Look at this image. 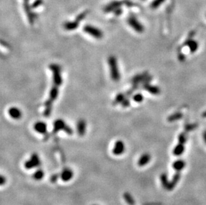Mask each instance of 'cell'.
Segmentation results:
<instances>
[{"label": "cell", "mask_w": 206, "mask_h": 205, "mask_svg": "<svg viewBox=\"0 0 206 205\" xmlns=\"http://www.w3.org/2000/svg\"><path fill=\"white\" fill-rule=\"evenodd\" d=\"M184 150H185V146L184 144L178 142V144L175 146L173 150V153L175 156H180L183 153Z\"/></svg>", "instance_id": "ffe728a7"}, {"label": "cell", "mask_w": 206, "mask_h": 205, "mask_svg": "<svg viewBox=\"0 0 206 205\" xmlns=\"http://www.w3.org/2000/svg\"><path fill=\"white\" fill-rule=\"evenodd\" d=\"M125 151V145L123 140H118L114 143V146L112 149V153L115 156H120L123 154Z\"/></svg>", "instance_id": "ba28073f"}, {"label": "cell", "mask_w": 206, "mask_h": 205, "mask_svg": "<svg viewBox=\"0 0 206 205\" xmlns=\"http://www.w3.org/2000/svg\"><path fill=\"white\" fill-rule=\"evenodd\" d=\"M91 205H99V204H91Z\"/></svg>", "instance_id": "60d3db41"}, {"label": "cell", "mask_w": 206, "mask_h": 205, "mask_svg": "<svg viewBox=\"0 0 206 205\" xmlns=\"http://www.w3.org/2000/svg\"><path fill=\"white\" fill-rule=\"evenodd\" d=\"M77 131L78 135L80 136H84L86 132V122L85 120L80 119L77 124Z\"/></svg>", "instance_id": "5bb4252c"}, {"label": "cell", "mask_w": 206, "mask_h": 205, "mask_svg": "<svg viewBox=\"0 0 206 205\" xmlns=\"http://www.w3.org/2000/svg\"><path fill=\"white\" fill-rule=\"evenodd\" d=\"M83 31L85 33H87L88 35L92 36L94 38L97 39H100L103 37V33L101 30L98 28L94 27L93 25H86L83 28Z\"/></svg>", "instance_id": "5b68a950"}, {"label": "cell", "mask_w": 206, "mask_h": 205, "mask_svg": "<svg viewBox=\"0 0 206 205\" xmlns=\"http://www.w3.org/2000/svg\"><path fill=\"white\" fill-rule=\"evenodd\" d=\"M178 142L180 143L185 144L187 142V134L186 132H181L178 136Z\"/></svg>", "instance_id": "f546056e"}, {"label": "cell", "mask_w": 206, "mask_h": 205, "mask_svg": "<svg viewBox=\"0 0 206 205\" xmlns=\"http://www.w3.org/2000/svg\"><path fill=\"white\" fill-rule=\"evenodd\" d=\"M183 117V114L181 112H175V113L171 114L167 117V120L169 122H173L175 120H178Z\"/></svg>", "instance_id": "d4e9b609"}, {"label": "cell", "mask_w": 206, "mask_h": 205, "mask_svg": "<svg viewBox=\"0 0 206 205\" xmlns=\"http://www.w3.org/2000/svg\"><path fill=\"white\" fill-rule=\"evenodd\" d=\"M74 172L71 168L69 167L64 168L61 173L59 174V177L61 178V180L63 182H69L71 180L72 178H73Z\"/></svg>", "instance_id": "9c48e42d"}, {"label": "cell", "mask_w": 206, "mask_h": 205, "mask_svg": "<svg viewBox=\"0 0 206 205\" xmlns=\"http://www.w3.org/2000/svg\"><path fill=\"white\" fill-rule=\"evenodd\" d=\"M5 182H6L5 176H4L1 174V175L0 176V184H1V186H3L5 184Z\"/></svg>", "instance_id": "8d00e7d4"}, {"label": "cell", "mask_w": 206, "mask_h": 205, "mask_svg": "<svg viewBox=\"0 0 206 205\" xmlns=\"http://www.w3.org/2000/svg\"><path fill=\"white\" fill-rule=\"evenodd\" d=\"M30 159L32 160V162H33L34 165H35V168H39L41 164V159H40L39 155L38 154L36 153V152H33L31 154L30 156Z\"/></svg>", "instance_id": "44dd1931"}, {"label": "cell", "mask_w": 206, "mask_h": 205, "mask_svg": "<svg viewBox=\"0 0 206 205\" xmlns=\"http://www.w3.org/2000/svg\"><path fill=\"white\" fill-rule=\"evenodd\" d=\"M143 1H145V0H143Z\"/></svg>", "instance_id": "b9f144b4"}, {"label": "cell", "mask_w": 206, "mask_h": 205, "mask_svg": "<svg viewBox=\"0 0 206 205\" xmlns=\"http://www.w3.org/2000/svg\"><path fill=\"white\" fill-rule=\"evenodd\" d=\"M152 79H153V77H152V76L149 75L148 76H147V77H146L145 78V79H144L143 80V81H142V82H141V83L143 84V85H145V84L149 83L151 81Z\"/></svg>", "instance_id": "e575fe53"}, {"label": "cell", "mask_w": 206, "mask_h": 205, "mask_svg": "<svg viewBox=\"0 0 206 205\" xmlns=\"http://www.w3.org/2000/svg\"><path fill=\"white\" fill-rule=\"evenodd\" d=\"M183 45L189 47V51L191 53H195V52L197 50L198 47H199L198 42L196 41L195 40L193 39L192 38H189V37H188V39L185 41Z\"/></svg>", "instance_id": "30bf717a"}, {"label": "cell", "mask_w": 206, "mask_h": 205, "mask_svg": "<svg viewBox=\"0 0 206 205\" xmlns=\"http://www.w3.org/2000/svg\"><path fill=\"white\" fill-rule=\"evenodd\" d=\"M23 166H24V168L27 170H30V169H32V168H35L33 162H32V160L30 159V158L26 160L24 162Z\"/></svg>", "instance_id": "4316f807"}, {"label": "cell", "mask_w": 206, "mask_h": 205, "mask_svg": "<svg viewBox=\"0 0 206 205\" xmlns=\"http://www.w3.org/2000/svg\"><path fill=\"white\" fill-rule=\"evenodd\" d=\"M108 63H109L110 76H111V79L115 82L119 81L121 76H120L117 59H116L115 56L112 55L109 57V58H108Z\"/></svg>", "instance_id": "6da1fadb"}, {"label": "cell", "mask_w": 206, "mask_h": 205, "mask_svg": "<svg viewBox=\"0 0 206 205\" xmlns=\"http://www.w3.org/2000/svg\"><path fill=\"white\" fill-rule=\"evenodd\" d=\"M151 160V155L148 152H145L142 154L141 156L137 160V165L142 167V166H145L146 164H148Z\"/></svg>", "instance_id": "7c38bea8"}, {"label": "cell", "mask_w": 206, "mask_h": 205, "mask_svg": "<svg viewBox=\"0 0 206 205\" xmlns=\"http://www.w3.org/2000/svg\"><path fill=\"white\" fill-rule=\"evenodd\" d=\"M185 166V162L183 160L179 159L175 160L173 163V168L176 171H181Z\"/></svg>", "instance_id": "d6986e66"}, {"label": "cell", "mask_w": 206, "mask_h": 205, "mask_svg": "<svg viewBox=\"0 0 206 205\" xmlns=\"http://www.w3.org/2000/svg\"><path fill=\"white\" fill-rule=\"evenodd\" d=\"M88 13H89V11H88V10L83 11V12H81V13L78 14V15H77V17H76V18H75V20L79 22L81 21L82 20H83L86 17H87Z\"/></svg>", "instance_id": "83f0119b"}, {"label": "cell", "mask_w": 206, "mask_h": 205, "mask_svg": "<svg viewBox=\"0 0 206 205\" xmlns=\"http://www.w3.org/2000/svg\"><path fill=\"white\" fill-rule=\"evenodd\" d=\"M143 88L147 92H149V93L152 94V95H158L161 92V89H160L159 87L155 85H151L149 83L143 85Z\"/></svg>", "instance_id": "9a60e30c"}, {"label": "cell", "mask_w": 206, "mask_h": 205, "mask_svg": "<svg viewBox=\"0 0 206 205\" xmlns=\"http://www.w3.org/2000/svg\"><path fill=\"white\" fill-rule=\"evenodd\" d=\"M34 130L38 133L45 134L47 133V124L43 121L36 122L33 126Z\"/></svg>", "instance_id": "8fae6325"}, {"label": "cell", "mask_w": 206, "mask_h": 205, "mask_svg": "<svg viewBox=\"0 0 206 205\" xmlns=\"http://www.w3.org/2000/svg\"><path fill=\"white\" fill-rule=\"evenodd\" d=\"M130 104H131V102H130V99H129V97H126V98L125 99L123 100V101H122V102L121 103V106H123V107L125 108V107H128L130 105Z\"/></svg>", "instance_id": "836d02e7"}, {"label": "cell", "mask_w": 206, "mask_h": 205, "mask_svg": "<svg viewBox=\"0 0 206 205\" xmlns=\"http://www.w3.org/2000/svg\"><path fill=\"white\" fill-rule=\"evenodd\" d=\"M79 22L74 20L72 21H66L63 23L64 29L67 30V31H72V30L76 29L79 27Z\"/></svg>", "instance_id": "e0dca14e"}, {"label": "cell", "mask_w": 206, "mask_h": 205, "mask_svg": "<svg viewBox=\"0 0 206 205\" xmlns=\"http://www.w3.org/2000/svg\"><path fill=\"white\" fill-rule=\"evenodd\" d=\"M132 99L135 102H141L142 101H143L144 98H143V95H142L141 93H136L133 96Z\"/></svg>", "instance_id": "4dcf8cb0"}, {"label": "cell", "mask_w": 206, "mask_h": 205, "mask_svg": "<svg viewBox=\"0 0 206 205\" xmlns=\"http://www.w3.org/2000/svg\"><path fill=\"white\" fill-rule=\"evenodd\" d=\"M203 137L204 142H205V144H206V130H205V131L203 132Z\"/></svg>", "instance_id": "f35d334b"}, {"label": "cell", "mask_w": 206, "mask_h": 205, "mask_svg": "<svg viewBox=\"0 0 206 205\" xmlns=\"http://www.w3.org/2000/svg\"><path fill=\"white\" fill-rule=\"evenodd\" d=\"M127 22L129 25L131 26L132 29L135 30L137 33H141L144 31V27L142 24L140 23L135 15H130L127 17Z\"/></svg>", "instance_id": "277c9868"}, {"label": "cell", "mask_w": 206, "mask_h": 205, "mask_svg": "<svg viewBox=\"0 0 206 205\" xmlns=\"http://www.w3.org/2000/svg\"><path fill=\"white\" fill-rule=\"evenodd\" d=\"M8 113H9V115L11 116L13 119L15 120L20 119L22 116L21 110L18 108L15 107V106H12V107L9 108V110H8Z\"/></svg>", "instance_id": "4fadbf2b"}, {"label": "cell", "mask_w": 206, "mask_h": 205, "mask_svg": "<svg viewBox=\"0 0 206 205\" xmlns=\"http://www.w3.org/2000/svg\"><path fill=\"white\" fill-rule=\"evenodd\" d=\"M178 59H179V61L183 62V61H185V56L182 53H179V55H178Z\"/></svg>", "instance_id": "74e56055"}, {"label": "cell", "mask_w": 206, "mask_h": 205, "mask_svg": "<svg viewBox=\"0 0 206 205\" xmlns=\"http://www.w3.org/2000/svg\"><path fill=\"white\" fill-rule=\"evenodd\" d=\"M49 68L53 73V82L55 85L59 86L62 84V77L61 74V69L60 67L57 64H51Z\"/></svg>", "instance_id": "3957f363"}, {"label": "cell", "mask_w": 206, "mask_h": 205, "mask_svg": "<svg viewBox=\"0 0 206 205\" xmlns=\"http://www.w3.org/2000/svg\"><path fill=\"white\" fill-rule=\"evenodd\" d=\"M165 1V0H153V1L151 2V5L150 6H151L152 9H157L162 3H163V2Z\"/></svg>", "instance_id": "f1b7e54d"}, {"label": "cell", "mask_w": 206, "mask_h": 205, "mask_svg": "<svg viewBox=\"0 0 206 205\" xmlns=\"http://www.w3.org/2000/svg\"><path fill=\"white\" fill-rule=\"evenodd\" d=\"M197 124H187L185 126V130L186 132L191 131L192 130L195 129L197 128Z\"/></svg>", "instance_id": "d6a6232c"}, {"label": "cell", "mask_w": 206, "mask_h": 205, "mask_svg": "<svg viewBox=\"0 0 206 205\" xmlns=\"http://www.w3.org/2000/svg\"><path fill=\"white\" fill-rule=\"evenodd\" d=\"M160 179H161V184L163 186V187L165 188L166 190H168L169 186V183L170 182L167 179V176L166 175V174L163 173L161 174L160 176Z\"/></svg>", "instance_id": "cb8c5ba5"}, {"label": "cell", "mask_w": 206, "mask_h": 205, "mask_svg": "<svg viewBox=\"0 0 206 205\" xmlns=\"http://www.w3.org/2000/svg\"><path fill=\"white\" fill-rule=\"evenodd\" d=\"M44 176H45V172H44L43 170H42L39 168H38L33 174V179L35 180H42L44 178Z\"/></svg>", "instance_id": "603a6c76"}, {"label": "cell", "mask_w": 206, "mask_h": 205, "mask_svg": "<svg viewBox=\"0 0 206 205\" xmlns=\"http://www.w3.org/2000/svg\"><path fill=\"white\" fill-rule=\"evenodd\" d=\"M113 13L115 14V15L119 16V15H121V14H122V13H123V9H122L121 7H119L117 8L116 9L114 10Z\"/></svg>", "instance_id": "d590c367"}, {"label": "cell", "mask_w": 206, "mask_h": 205, "mask_svg": "<svg viewBox=\"0 0 206 205\" xmlns=\"http://www.w3.org/2000/svg\"><path fill=\"white\" fill-rule=\"evenodd\" d=\"M23 9L26 15H27L28 21L31 25H33L34 20L36 17V15L32 11V7L29 4V0H23Z\"/></svg>", "instance_id": "8992f818"}, {"label": "cell", "mask_w": 206, "mask_h": 205, "mask_svg": "<svg viewBox=\"0 0 206 205\" xmlns=\"http://www.w3.org/2000/svg\"><path fill=\"white\" fill-rule=\"evenodd\" d=\"M125 3V1H120V0H113V1H110L109 3H107L103 8V11L105 13H111L113 12L115 9L117 8L121 7L122 5Z\"/></svg>", "instance_id": "52a82bcc"}, {"label": "cell", "mask_w": 206, "mask_h": 205, "mask_svg": "<svg viewBox=\"0 0 206 205\" xmlns=\"http://www.w3.org/2000/svg\"><path fill=\"white\" fill-rule=\"evenodd\" d=\"M201 116H203V118H206V110H205V111L203 112V113H202Z\"/></svg>", "instance_id": "ab89813d"}, {"label": "cell", "mask_w": 206, "mask_h": 205, "mask_svg": "<svg viewBox=\"0 0 206 205\" xmlns=\"http://www.w3.org/2000/svg\"><path fill=\"white\" fill-rule=\"evenodd\" d=\"M123 198L125 200L128 205H135V201L134 200V198L131 194L129 193V192H124L123 194Z\"/></svg>", "instance_id": "7402d4cb"}, {"label": "cell", "mask_w": 206, "mask_h": 205, "mask_svg": "<svg viewBox=\"0 0 206 205\" xmlns=\"http://www.w3.org/2000/svg\"><path fill=\"white\" fill-rule=\"evenodd\" d=\"M149 75V73H148L147 71L143 72V73L137 74L135 76L131 79V83L132 84H139L141 83L142 81L145 79V78L147 77V76Z\"/></svg>", "instance_id": "2e32d148"}, {"label": "cell", "mask_w": 206, "mask_h": 205, "mask_svg": "<svg viewBox=\"0 0 206 205\" xmlns=\"http://www.w3.org/2000/svg\"><path fill=\"white\" fill-rule=\"evenodd\" d=\"M43 0H35L32 4L31 5L32 9H35L39 6H41V5H43Z\"/></svg>", "instance_id": "1f68e13d"}, {"label": "cell", "mask_w": 206, "mask_h": 205, "mask_svg": "<svg viewBox=\"0 0 206 205\" xmlns=\"http://www.w3.org/2000/svg\"><path fill=\"white\" fill-rule=\"evenodd\" d=\"M180 176H181L180 172L179 171H177V172H176V173L174 174V176H173V178H172L171 181L170 182L168 190H172L174 188H175L176 184H177V182H179V180L180 179Z\"/></svg>", "instance_id": "ac0fdd59"}, {"label": "cell", "mask_w": 206, "mask_h": 205, "mask_svg": "<svg viewBox=\"0 0 206 205\" xmlns=\"http://www.w3.org/2000/svg\"><path fill=\"white\" fill-rule=\"evenodd\" d=\"M53 133L55 134L60 130H64L66 133L69 135H71L73 134V130L65 123L62 119H57L53 122Z\"/></svg>", "instance_id": "7a4b0ae2"}, {"label": "cell", "mask_w": 206, "mask_h": 205, "mask_svg": "<svg viewBox=\"0 0 206 205\" xmlns=\"http://www.w3.org/2000/svg\"><path fill=\"white\" fill-rule=\"evenodd\" d=\"M125 98H126L125 94L122 93L117 94V95H116L115 99H114V101L113 102V105H116V104H119V103L121 104L122 101H123V100L125 99Z\"/></svg>", "instance_id": "484cf974"}]
</instances>
